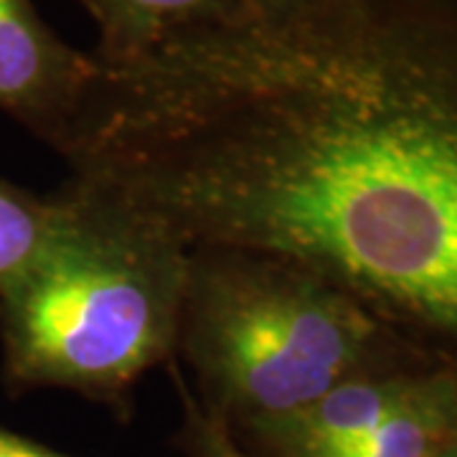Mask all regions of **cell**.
<instances>
[{
	"label": "cell",
	"instance_id": "obj_2",
	"mask_svg": "<svg viewBox=\"0 0 457 457\" xmlns=\"http://www.w3.org/2000/svg\"><path fill=\"white\" fill-rule=\"evenodd\" d=\"M186 252L176 353L194 374V399L234 435L353 376L427 363L311 270L242 249Z\"/></svg>",
	"mask_w": 457,
	"mask_h": 457
},
{
	"label": "cell",
	"instance_id": "obj_11",
	"mask_svg": "<svg viewBox=\"0 0 457 457\" xmlns=\"http://www.w3.org/2000/svg\"><path fill=\"white\" fill-rule=\"evenodd\" d=\"M440 457H457V427L455 432H453V437H450V442L445 445V450H442Z\"/></svg>",
	"mask_w": 457,
	"mask_h": 457
},
{
	"label": "cell",
	"instance_id": "obj_10",
	"mask_svg": "<svg viewBox=\"0 0 457 457\" xmlns=\"http://www.w3.org/2000/svg\"><path fill=\"white\" fill-rule=\"evenodd\" d=\"M305 3L311 0H246V8L254 13H279V11H290Z\"/></svg>",
	"mask_w": 457,
	"mask_h": 457
},
{
	"label": "cell",
	"instance_id": "obj_4",
	"mask_svg": "<svg viewBox=\"0 0 457 457\" xmlns=\"http://www.w3.org/2000/svg\"><path fill=\"white\" fill-rule=\"evenodd\" d=\"M97 74L95 54L64 44L31 0H0V107L49 143L77 112Z\"/></svg>",
	"mask_w": 457,
	"mask_h": 457
},
{
	"label": "cell",
	"instance_id": "obj_7",
	"mask_svg": "<svg viewBox=\"0 0 457 457\" xmlns=\"http://www.w3.org/2000/svg\"><path fill=\"white\" fill-rule=\"evenodd\" d=\"M59 216V201H41L0 180V303L41 260Z\"/></svg>",
	"mask_w": 457,
	"mask_h": 457
},
{
	"label": "cell",
	"instance_id": "obj_9",
	"mask_svg": "<svg viewBox=\"0 0 457 457\" xmlns=\"http://www.w3.org/2000/svg\"><path fill=\"white\" fill-rule=\"evenodd\" d=\"M0 457H64L59 453H51L41 445H33L29 440H21L16 435L0 432Z\"/></svg>",
	"mask_w": 457,
	"mask_h": 457
},
{
	"label": "cell",
	"instance_id": "obj_1",
	"mask_svg": "<svg viewBox=\"0 0 457 457\" xmlns=\"http://www.w3.org/2000/svg\"><path fill=\"white\" fill-rule=\"evenodd\" d=\"M87 191L311 270L457 378V0H311L114 64Z\"/></svg>",
	"mask_w": 457,
	"mask_h": 457
},
{
	"label": "cell",
	"instance_id": "obj_8",
	"mask_svg": "<svg viewBox=\"0 0 457 457\" xmlns=\"http://www.w3.org/2000/svg\"><path fill=\"white\" fill-rule=\"evenodd\" d=\"M186 427L183 442L188 457H260L249 453L239 437L228 429L221 420H216L206 409L198 404L194 396H186Z\"/></svg>",
	"mask_w": 457,
	"mask_h": 457
},
{
	"label": "cell",
	"instance_id": "obj_6",
	"mask_svg": "<svg viewBox=\"0 0 457 457\" xmlns=\"http://www.w3.org/2000/svg\"><path fill=\"white\" fill-rule=\"evenodd\" d=\"M457 427V378L429 369L392 414L328 457H440Z\"/></svg>",
	"mask_w": 457,
	"mask_h": 457
},
{
	"label": "cell",
	"instance_id": "obj_3",
	"mask_svg": "<svg viewBox=\"0 0 457 457\" xmlns=\"http://www.w3.org/2000/svg\"><path fill=\"white\" fill-rule=\"evenodd\" d=\"M49 245L0 303L11 371L122 404L176 353L186 249L150 221L64 191Z\"/></svg>",
	"mask_w": 457,
	"mask_h": 457
},
{
	"label": "cell",
	"instance_id": "obj_5",
	"mask_svg": "<svg viewBox=\"0 0 457 457\" xmlns=\"http://www.w3.org/2000/svg\"><path fill=\"white\" fill-rule=\"evenodd\" d=\"M99 29V62L143 56L179 33L242 16L246 0H79Z\"/></svg>",
	"mask_w": 457,
	"mask_h": 457
}]
</instances>
